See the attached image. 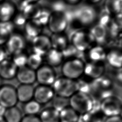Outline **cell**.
<instances>
[{"mask_svg": "<svg viewBox=\"0 0 122 122\" xmlns=\"http://www.w3.org/2000/svg\"><path fill=\"white\" fill-rule=\"evenodd\" d=\"M98 10L94 6L84 3L71 11H66L69 26L76 29H88L96 22Z\"/></svg>", "mask_w": 122, "mask_h": 122, "instance_id": "obj_1", "label": "cell"}, {"mask_svg": "<svg viewBox=\"0 0 122 122\" xmlns=\"http://www.w3.org/2000/svg\"><path fill=\"white\" fill-rule=\"evenodd\" d=\"M114 82L112 78L104 74L100 77L91 81L90 94L94 95L102 100L113 95Z\"/></svg>", "mask_w": 122, "mask_h": 122, "instance_id": "obj_2", "label": "cell"}, {"mask_svg": "<svg viewBox=\"0 0 122 122\" xmlns=\"http://www.w3.org/2000/svg\"><path fill=\"white\" fill-rule=\"evenodd\" d=\"M95 104L93 96L87 93L77 92L69 98V106L80 115L92 110Z\"/></svg>", "mask_w": 122, "mask_h": 122, "instance_id": "obj_3", "label": "cell"}, {"mask_svg": "<svg viewBox=\"0 0 122 122\" xmlns=\"http://www.w3.org/2000/svg\"><path fill=\"white\" fill-rule=\"evenodd\" d=\"M85 61L79 58L65 60L61 65L62 76L76 81L83 75Z\"/></svg>", "mask_w": 122, "mask_h": 122, "instance_id": "obj_4", "label": "cell"}, {"mask_svg": "<svg viewBox=\"0 0 122 122\" xmlns=\"http://www.w3.org/2000/svg\"><path fill=\"white\" fill-rule=\"evenodd\" d=\"M51 87L55 95L68 99L77 92L76 81L63 76L57 78Z\"/></svg>", "mask_w": 122, "mask_h": 122, "instance_id": "obj_5", "label": "cell"}, {"mask_svg": "<svg viewBox=\"0 0 122 122\" xmlns=\"http://www.w3.org/2000/svg\"><path fill=\"white\" fill-rule=\"evenodd\" d=\"M70 41L76 49L82 52H85L95 44L88 29L76 30L72 33Z\"/></svg>", "mask_w": 122, "mask_h": 122, "instance_id": "obj_6", "label": "cell"}, {"mask_svg": "<svg viewBox=\"0 0 122 122\" xmlns=\"http://www.w3.org/2000/svg\"><path fill=\"white\" fill-rule=\"evenodd\" d=\"M122 101L118 97L112 95L102 100L100 109L105 117L120 115Z\"/></svg>", "mask_w": 122, "mask_h": 122, "instance_id": "obj_7", "label": "cell"}, {"mask_svg": "<svg viewBox=\"0 0 122 122\" xmlns=\"http://www.w3.org/2000/svg\"><path fill=\"white\" fill-rule=\"evenodd\" d=\"M27 39L23 33L15 31L8 39L5 44L7 53L11 55L25 51L27 47Z\"/></svg>", "mask_w": 122, "mask_h": 122, "instance_id": "obj_8", "label": "cell"}, {"mask_svg": "<svg viewBox=\"0 0 122 122\" xmlns=\"http://www.w3.org/2000/svg\"><path fill=\"white\" fill-rule=\"evenodd\" d=\"M47 26L52 33L65 32L69 27L65 12H51Z\"/></svg>", "mask_w": 122, "mask_h": 122, "instance_id": "obj_9", "label": "cell"}, {"mask_svg": "<svg viewBox=\"0 0 122 122\" xmlns=\"http://www.w3.org/2000/svg\"><path fill=\"white\" fill-rule=\"evenodd\" d=\"M16 88L10 84L0 86V106L5 109L16 106L18 102Z\"/></svg>", "mask_w": 122, "mask_h": 122, "instance_id": "obj_10", "label": "cell"}, {"mask_svg": "<svg viewBox=\"0 0 122 122\" xmlns=\"http://www.w3.org/2000/svg\"><path fill=\"white\" fill-rule=\"evenodd\" d=\"M54 68L45 64L36 71V81L39 85L51 86L57 78Z\"/></svg>", "mask_w": 122, "mask_h": 122, "instance_id": "obj_11", "label": "cell"}, {"mask_svg": "<svg viewBox=\"0 0 122 122\" xmlns=\"http://www.w3.org/2000/svg\"><path fill=\"white\" fill-rule=\"evenodd\" d=\"M107 49L104 46L94 44L84 52L86 61L104 63L106 61Z\"/></svg>", "mask_w": 122, "mask_h": 122, "instance_id": "obj_12", "label": "cell"}, {"mask_svg": "<svg viewBox=\"0 0 122 122\" xmlns=\"http://www.w3.org/2000/svg\"><path fill=\"white\" fill-rule=\"evenodd\" d=\"M32 52L44 56L51 49L50 36L41 33L31 41Z\"/></svg>", "mask_w": 122, "mask_h": 122, "instance_id": "obj_13", "label": "cell"}, {"mask_svg": "<svg viewBox=\"0 0 122 122\" xmlns=\"http://www.w3.org/2000/svg\"><path fill=\"white\" fill-rule=\"evenodd\" d=\"M55 95L51 86L39 85L34 88L33 100L41 105L51 102Z\"/></svg>", "mask_w": 122, "mask_h": 122, "instance_id": "obj_14", "label": "cell"}, {"mask_svg": "<svg viewBox=\"0 0 122 122\" xmlns=\"http://www.w3.org/2000/svg\"><path fill=\"white\" fill-rule=\"evenodd\" d=\"M105 70L104 63L86 61L85 62L83 75L92 81L105 74Z\"/></svg>", "mask_w": 122, "mask_h": 122, "instance_id": "obj_15", "label": "cell"}, {"mask_svg": "<svg viewBox=\"0 0 122 122\" xmlns=\"http://www.w3.org/2000/svg\"><path fill=\"white\" fill-rule=\"evenodd\" d=\"M95 44L105 46L108 38L107 28L97 23H95L89 29Z\"/></svg>", "mask_w": 122, "mask_h": 122, "instance_id": "obj_16", "label": "cell"}, {"mask_svg": "<svg viewBox=\"0 0 122 122\" xmlns=\"http://www.w3.org/2000/svg\"><path fill=\"white\" fill-rule=\"evenodd\" d=\"M17 11L16 4L10 0H4L0 3V21H10Z\"/></svg>", "mask_w": 122, "mask_h": 122, "instance_id": "obj_17", "label": "cell"}, {"mask_svg": "<svg viewBox=\"0 0 122 122\" xmlns=\"http://www.w3.org/2000/svg\"><path fill=\"white\" fill-rule=\"evenodd\" d=\"M17 10L23 13L28 19H34L37 15L41 6L38 3H30L20 0L16 4Z\"/></svg>", "mask_w": 122, "mask_h": 122, "instance_id": "obj_18", "label": "cell"}, {"mask_svg": "<svg viewBox=\"0 0 122 122\" xmlns=\"http://www.w3.org/2000/svg\"><path fill=\"white\" fill-rule=\"evenodd\" d=\"M114 69L122 67V49L114 47L107 49L106 61Z\"/></svg>", "mask_w": 122, "mask_h": 122, "instance_id": "obj_19", "label": "cell"}, {"mask_svg": "<svg viewBox=\"0 0 122 122\" xmlns=\"http://www.w3.org/2000/svg\"><path fill=\"white\" fill-rule=\"evenodd\" d=\"M16 78L21 84L32 85L36 81V71L26 66L18 68Z\"/></svg>", "mask_w": 122, "mask_h": 122, "instance_id": "obj_20", "label": "cell"}, {"mask_svg": "<svg viewBox=\"0 0 122 122\" xmlns=\"http://www.w3.org/2000/svg\"><path fill=\"white\" fill-rule=\"evenodd\" d=\"M18 69L11 60L6 59L0 63V77L2 80H12L16 77Z\"/></svg>", "mask_w": 122, "mask_h": 122, "instance_id": "obj_21", "label": "cell"}, {"mask_svg": "<svg viewBox=\"0 0 122 122\" xmlns=\"http://www.w3.org/2000/svg\"><path fill=\"white\" fill-rule=\"evenodd\" d=\"M43 29V27L35 20L29 19L23 28V34L27 39H28L31 41L34 38L42 33Z\"/></svg>", "mask_w": 122, "mask_h": 122, "instance_id": "obj_22", "label": "cell"}, {"mask_svg": "<svg viewBox=\"0 0 122 122\" xmlns=\"http://www.w3.org/2000/svg\"><path fill=\"white\" fill-rule=\"evenodd\" d=\"M43 58L46 64L53 68L61 65L65 60L62 51L53 48H51Z\"/></svg>", "mask_w": 122, "mask_h": 122, "instance_id": "obj_23", "label": "cell"}, {"mask_svg": "<svg viewBox=\"0 0 122 122\" xmlns=\"http://www.w3.org/2000/svg\"><path fill=\"white\" fill-rule=\"evenodd\" d=\"M34 88L32 85L20 84L16 88L18 102L25 103L33 100Z\"/></svg>", "mask_w": 122, "mask_h": 122, "instance_id": "obj_24", "label": "cell"}, {"mask_svg": "<svg viewBox=\"0 0 122 122\" xmlns=\"http://www.w3.org/2000/svg\"><path fill=\"white\" fill-rule=\"evenodd\" d=\"M50 37L51 48L61 51L70 43V39L65 32L52 33Z\"/></svg>", "mask_w": 122, "mask_h": 122, "instance_id": "obj_25", "label": "cell"}, {"mask_svg": "<svg viewBox=\"0 0 122 122\" xmlns=\"http://www.w3.org/2000/svg\"><path fill=\"white\" fill-rule=\"evenodd\" d=\"M60 112L51 107L41 111L39 119L41 122H60Z\"/></svg>", "mask_w": 122, "mask_h": 122, "instance_id": "obj_26", "label": "cell"}, {"mask_svg": "<svg viewBox=\"0 0 122 122\" xmlns=\"http://www.w3.org/2000/svg\"><path fill=\"white\" fill-rule=\"evenodd\" d=\"M105 118L100 108L94 107L92 110L81 115L80 120L81 122H104Z\"/></svg>", "mask_w": 122, "mask_h": 122, "instance_id": "obj_27", "label": "cell"}, {"mask_svg": "<svg viewBox=\"0 0 122 122\" xmlns=\"http://www.w3.org/2000/svg\"><path fill=\"white\" fill-rule=\"evenodd\" d=\"M15 28L11 21H0V45H5L10 35L15 31Z\"/></svg>", "mask_w": 122, "mask_h": 122, "instance_id": "obj_28", "label": "cell"}, {"mask_svg": "<svg viewBox=\"0 0 122 122\" xmlns=\"http://www.w3.org/2000/svg\"><path fill=\"white\" fill-rule=\"evenodd\" d=\"M2 116L6 122H20L23 118L21 110L16 106L6 109Z\"/></svg>", "mask_w": 122, "mask_h": 122, "instance_id": "obj_29", "label": "cell"}, {"mask_svg": "<svg viewBox=\"0 0 122 122\" xmlns=\"http://www.w3.org/2000/svg\"><path fill=\"white\" fill-rule=\"evenodd\" d=\"M60 122H79L80 115L70 106L60 112Z\"/></svg>", "mask_w": 122, "mask_h": 122, "instance_id": "obj_30", "label": "cell"}, {"mask_svg": "<svg viewBox=\"0 0 122 122\" xmlns=\"http://www.w3.org/2000/svg\"><path fill=\"white\" fill-rule=\"evenodd\" d=\"M44 61L43 56L31 52L28 54L26 66L36 71L44 64Z\"/></svg>", "mask_w": 122, "mask_h": 122, "instance_id": "obj_31", "label": "cell"}, {"mask_svg": "<svg viewBox=\"0 0 122 122\" xmlns=\"http://www.w3.org/2000/svg\"><path fill=\"white\" fill-rule=\"evenodd\" d=\"M113 16V15L102 7L99 10H98L96 22L107 28L112 23Z\"/></svg>", "mask_w": 122, "mask_h": 122, "instance_id": "obj_32", "label": "cell"}, {"mask_svg": "<svg viewBox=\"0 0 122 122\" xmlns=\"http://www.w3.org/2000/svg\"><path fill=\"white\" fill-rule=\"evenodd\" d=\"M61 51L64 58V60L72 58H79L83 60V58L84 59V52L79 51L71 43H70Z\"/></svg>", "mask_w": 122, "mask_h": 122, "instance_id": "obj_33", "label": "cell"}, {"mask_svg": "<svg viewBox=\"0 0 122 122\" xmlns=\"http://www.w3.org/2000/svg\"><path fill=\"white\" fill-rule=\"evenodd\" d=\"M51 13V11L49 7L41 6L37 15L33 20L43 27L47 26Z\"/></svg>", "mask_w": 122, "mask_h": 122, "instance_id": "obj_34", "label": "cell"}, {"mask_svg": "<svg viewBox=\"0 0 122 122\" xmlns=\"http://www.w3.org/2000/svg\"><path fill=\"white\" fill-rule=\"evenodd\" d=\"M122 0H104L102 7L112 15L120 13Z\"/></svg>", "mask_w": 122, "mask_h": 122, "instance_id": "obj_35", "label": "cell"}, {"mask_svg": "<svg viewBox=\"0 0 122 122\" xmlns=\"http://www.w3.org/2000/svg\"><path fill=\"white\" fill-rule=\"evenodd\" d=\"M41 110V105L34 100L25 103L23 111L26 115H36Z\"/></svg>", "mask_w": 122, "mask_h": 122, "instance_id": "obj_36", "label": "cell"}, {"mask_svg": "<svg viewBox=\"0 0 122 122\" xmlns=\"http://www.w3.org/2000/svg\"><path fill=\"white\" fill-rule=\"evenodd\" d=\"M11 56L12 58L10 60L18 68L26 66L28 54L25 51L14 54Z\"/></svg>", "mask_w": 122, "mask_h": 122, "instance_id": "obj_37", "label": "cell"}, {"mask_svg": "<svg viewBox=\"0 0 122 122\" xmlns=\"http://www.w3.org/2000/svg\"><path fill=\"white\" fill-rule=\"evenodd\" d=\"M51 102L52 107L59 112L69 106V99L56 95H55Z\"/></svg>", "mask_w": 122, "mask_h": 122, "instance_id": "obj_38", "label": "cell"}, {"mask_svg": "<svg viewBox=\"0 0 122 122\" xmlns=\"http://www.w3.org/2000/svg\"><path fill=\"white\" fill-rule=\"evenodd\" d=\"M91 81L88 79L81 78L76 80L77 92L90 94L91 92Z\"/></svg>", "mask_w": 122, "mask_h": 122, "instance_id": "obj_39", "label": "cell"}, {"mask_svg": "<svg viewBox=\"0 0 122 122\" xmlns=\"http://www.w3.org/2000/svg\"><path fill=\"white\" fill-rule=\"evenodd\" d=\"M28 20L29 19H28L23 13L17 10L11 21L14 25L15 28L19 27L23 29Z\"/></svg>", "mask_w": 122, "mask_h": 122, "instance_id": "obj_40", "label": "cell"}, {"mask_svg": "<svg viewBox=\"0 0 122 122\" xmlns=\"http://www.w3.org/2000/svg\"><path fill=\"white\" fill-rule=\"evenodd\" d=\"M49 7L51 12H65L68 5L64 0H55L51 2Z\"/></svg>", "mask_w": 122, "mask_h": 122, "instance_id": "obj_41", "label": "cell"}, {"mask_svg": "<svg viewBox=\"0 0 122 122\" xmlns=\"http://www.w3.org/2000/svg\"><path fill=\"white\" fill-rule=\"evenodd\" d=\"M113 82H115L120 86H122V67L114 69L113 72Z\"/></svg>", "mask_w": 122, "mask_h": 122, "instance_id": "obj_42", "label": "cell"}, {"mask_svg": "<svg viewBox=\"0 0 122 122\" xmlns=\"http://www.w3.org/2000/svg\"><path fill=\"white\" fill-rule=\"evenodd\" d=\"M111 25L122 30V13H117L113 16Z\"/></svg>", "mask_w": 122, "mask_h": 122, "instance_id": "obj_43", "label": "cell"}, {"mask_svg": "<svg viewBox=\"0 0 122 122\" xmlns=\"http://www.w3.org/2000/svg\"><path fill=\"white\" fill-rule=\"evenodd\" d=\"M20 122H41L37 115H26L23 117Z\"/></svg>", "mask_w": 122, "mask_h": 122, "instance_id": "obj_44", "label": "cell"}, {"mask_svg": "<svg viewBox=\"0 0 122 122\" xmlns=\"http://www.w3.org/2000/svg\"><path fill=\"white\" fill-rule=\"evenodd\" d=\"M104 122H122V118L120 115L108 117L105 118Z\"/></svg>", "mask_w": 122, "mask_h": 122, "instance_id": "obj_45", "label": "cell"}, {"mask_svg": "<svg viewBox=\"0 0 122 122\" xmlns=\"http://www.w3.org/2000/svg\"><path fill=\"white\" fill-rule=\"evenodd\" d=\"M7 54L5 48L3 47V46L0 45V63L7 59Z\"/></svg>", "mask_w": 122, "mask_h": 122, "instance_id": "obj_46", "label": "cell"}, {"mask_svg": "<svg viewBox=\"0 0 122 122\" xmlns=\"http://www.w3.org/2000/svg\"><path fill=\"white\" fill-rule=\"evenodd\" d=\"M82 0L84 1V3L94 6L95 5L99 4L103 0Z\"/></svg>", "mask_w": 122, "mask_h": 122, "instance_id": "obj_47", "label": "cell"}, {"mask_svg": "<svg viewBox=\"0 0 122 122\" xmlns=\"http://www.w3.org/2000/svg\"><path fill=\"white\" fill-rule=\"evenodd\" d=\"M68 4L71 5H76L79 4L82 0H64Z\"/></svg>", "mask_w": 122, "mask_h": 122, "instance_id": "obj_48", "label": "cell"}, {"mask_svg": "<svg viewBox=\"0 0 122 122\" xmlns=\"http://www.w3.org/2000/svg\"><path fill=\"white\" fill-rule=\"evenodd\" d=\"M23 0L30 3H38V2L40 0Z\"/></svg>", "mask_w": 122, "mask_h": 122, "instance_id": "obj_49", "label": "cell"}, {"mask_svg": "<svg viewBox=\"0 0 122 122\" xmlns=\"http://www.w3.org/2000/svg\"><path fill=\"white\" fill-rule=\"evenodd\" d=\"M0 122H6L2 116H0Z\"/></svg>", "mask_w": 122, "mask_h": 122, "instance_id": "obj_50", "label": "cell"}, {"mask_svg": "<svg viewBox=\"0 0 122 122\" xmlns=\"http://www.w3.org/2000/svg\"><path fill=\"white\" fill-rule=\"evenodd\" d=\"M120 116L121 117V118H122V109H121V112H120Z\"/></svg>", "mask_w": 122, "mask_h": 122, "instance_id": "obj_51", "label": "cell"}, {"mask_svg": "<svg viewBox=\"0 0 122 122\" xmlns=\"http://www.w3.org/2000/svg\"><path fill=\"white\" fill-rule=\"evenodd\" d=\"M119 47H120V48H121L122 49V41H121V43L120 44Z\"/></svg>", "mask_w": 122, "mask_h": 122, "instance_id": "obj_52", "label": "cell"}, {"mask_svg": "<svg viewBox=\"0 0 122 122\" xmlns=\"http://www.w3.org/2000/svg\"><path fill=\"white\" fill-rule=\"evenodd\" d=\"M1 81H2V79L0 78V86H1Z\"/></svg>", "mask_w": 122, "mask_h": 122, "instance_id": "obj_53", "label": "cell"}, {"mask_svg": "<svg viewBox=\"0 0 122 122\" xmlns=\"http://www.w3.org/2000/svg\"><path fill=\"white\" fill-rule=\"evenodd\" d=\"M47 0L49 1L50 2H51V1H54V0Z\"/></svg>", "mask_w": 122, "mask_h": 122, "instance_id": "obj_54", "label": "cell"}, {"mask_svg": "<svg viewBox=\"0 0 122 122\" xmlns=\"http://www.w3.org/2000/svg\"><path fill=\"white\" fill-rule=\"evenodd\" d=\"M4 0H0V3H1V2H2V1H3Z\"/></svg>", "mask_w": 122, "mask_h": 122, "instance_id": "obj_55", "label": "cell"}]
</instances>
